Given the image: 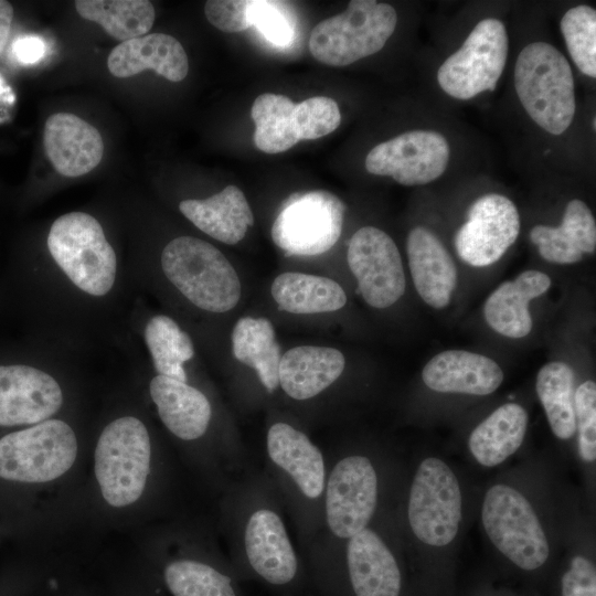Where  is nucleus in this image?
I'll return each instance as SVG.
<instances>
[{
  "label": "nucleus",
  "mask_w": 596,
  "mask_h": 596,
  "mask_svg": "<svg viewBox=\"0 0 596 596\" xmlns=\"http://www.w3.org/2000/svg\"><path fill=\"white\" fill-rule=\"evenodd\" d=\"M160 264L173 287L201 310L226 312L241 299L236 270L220 249L203 240L173 238L163 247Z\"/></svg>",
  "instance_id": "1"
},
{
  "label": "nucleus",
  "mask_w": 596,
  "mask_h": 596,
  "mask_svg": "<svg viewBox=\"0 0 596 596\" xmlns=\"http://www.w3.org/2000/svg\"><path fill=\"white\" fill-rule=\"evenodd\" d=\"M46 245L60 272L89 297L107 296L117 280L118 260L100 223L85 212H70L51 225Z\"/></svg>",
  "instance_id": "2"
},
{
  "label": "nucleus",
  "mask_w": 596,
  "mask_h": 596,
  "mask_svg": "<svg viewBox=\"0 0 596 596\" xmlns=\"http://www.w3.org/2000/svg\"><path fill=\"white\" fill-rule=\"evenodd\" d=\"M514 87L532 120L552 135L563 134L575 109L573 72L565 56L546 42L524 46L514 66Z\"/></svg>",
  "instance_id": "3"
},
{
  "label": "nucleus",
  "mask_w": 596,
  "mask_h": 596,
  "mask_svg": "<svg viewBox=\"0 0 596 596\" xmlns=\"http://www.w3.org/2000/svg\"><path fill=\"white\" fill-rule=\"evenodd\" d=\"M396 24L397 13L391 4L352 0L345 11L313 28L309 51L322 64L347 66L381 51Z\"/></svg>",
  "instance_id": "4"
},
{
  "label": "nucleus",
  "mask_w": 596,
  "mask_h": 596,
  "mask_svg": "<svg viewBox=\"0 0 596 596\" xmlns=\"http://www.w3.org/2000/svg\"><path fill=\"white\" fill-rule=\"evenodd\" d=\"M150 458V437L139 418L123 416L105 426L96 445L94 469L108 504L121 508L141 497Z\"/></svg>",
  "instance_id": "5"
},
{
  "label": "nucleus",
  "mask_w": 596,
  "mask_h": 596,
  "mask_svg": "<svg viewBox=\"0 0 596 596\" xmlns=\"http://www.w3.org/2000/svg\"><path fill=\"white\" fill-rule=\"evenodd\" d=\"M77 440L64 421L50 418L0 437V478L24 483L52 481L74 464Z\"/></svg>",
  "instance_id": "6"
},
{
  "label": "nucleus",
  "mask_w": 596,
  "mask_h": 596,
  "mask_svg": "<svg viewBox=\"0 0 596 596\" xmlns=\"http://www.w3.org/2000/svg\"><path fill=\"white\" fill-rule=\"evenodd\" d=\"M482 524L493 545L517 566L531 571L549 557L546 535L528 499L507 485L486 493Z\"/></svg>",
  "instance_id": "7"
},
{
  "label": "nucleus",
  "mask_w": 596,
  "mask_h": 596,
  "mask_svg": "<svg viewBox=\"0 0 596 596\" xmlns=\"http://www.w3.org/2000/svg\"><path fill=\"white\" fill-rule=\"evenodd\" d=\"M509 38L503 22L483 19L476 24L464 44L440 65V88L457 99H470L494 91L504 70Z\"/></svg>",
  "instance_id": "8"
},
{
  "label": "nucleus",
  "mask_w": 596,
  "mask_h": 596,
  "mask_svg": "<svg viewBox=\"0 0 596 596\" xmlns=\"http://www.w3.org/2000/svg\"><path fill=\"white\" fill-rule=\"evenodd\" d=\"M344 211V203L331 192H296L283 203L272 238L288 255H320L338 242Z\"/></svg>",
  "instance_id": "9"
},
{
  "label": "nucleus",
  "mask_w": 596,
  "mask_h": 596,
  "mask_svg": "<svg viewBox=\"0 0 596 596\" xmlns=\"http://www.w3.org/2000/svg\"><path fill=\"white\" fill-rule=\"evenodd\" d=\"M461 519L459 482L440 459H424L413 480L408 500V521L413 533L433 546L449 544Z\"/></svg>",
  "instance_id": "10"
},
{
  "label": "nucleus",
  "mask_w": 596,
  "mask_h": 596,
  "mask_svg": "<svg viewBox=\"0 0 596 596\" xmlns=\"http://www.w3.org/2000/svg\"><path fill=\"white\" fill-rule=\"evenodd\" d=\"M347 260L364 301L377 309L395 304L405 291L400 251L392 237L374 226H363L351 237Z\"/></svg>",
  "instance_id": "11"
},
{
  "label": "nucleus",
  "mask_w": 596,
  "mask_h": 596,
  "mask_svg": "<svg viewBox=\"0 0 596 596\" xmlns=\"http://www.w3.org/2000/svg\"><path fill=\"white\" fill-rule=\"evenodd\" d=\"M449 158V143L441 134L416 129L372 148L365 169L371 174L392 177L402 185H422L438 179Z\"/></svg>",
  "instance_id": "12"
},
{
  "label": "nucleus",
  "mask_w": 596,
  "mask_h": 596,
  "mask_svg": "<svg viewBox=\"0 0 596 596\" xmlns=\"http://www.w3.org/2000/svg\"><path fill=\"white\" fill-rule=\"evenodd\" d=\"M520 225L519 211L509 198L485 194L469 206L467 221L455 236L456 252L468 265L489 266L515 242Z\"/></svg>",
  "instance_id": "13"
},
{
  "label": "nucleus",
  "mask_w": 596,
  "mask_h": 596,
  "mask_svg": "<svg viewBox=\"0 0 596 596\" xmlns=\"http://www.w3.org/2000/svg\"><path fill=\"white\" fill-rule=\"evenodd\" d=\"M63 401L58 382L46 371L21 360L0 359V427L42 423Z\"/></svg>",
  "instance_id": "14"
},
{
  "label": "nucleus",
  "mask_w": 596,
  "mask_h": 596,
  "mask_svg": "<svg viewBox=\"0 0 596 596\" xmlns=\"http://www.w3.org/2000/svg\"><path fill=\"white\" fill-rule=\"evenodd\" d=\"M377 501V477L371 461L363 456L341 459L327 485L326 514L331 532L351 538L365 529Z\"/></svg>",
  "instance_id": "15"
},
{
  "label": "nucleus",
  "mask_w": 596,
  "mask_h": 596,
  "mask_svg": "<svg viewBox=\"0 0 596 596\" xmlns=\"http://www.w3.org/2000/svg\"><path fill=\"white\" fill-rule=\"evenodd\" d=\"M43 145L54 169L68 178L91 172L104 153L99 131L71 113H55L46 119Z\"/></svg>",
  "instance_id": "16"
},
{
  "label": "nucleus",
  "mask_w": 596,
  "mask_h": 596,
  "mask_svg": "<svg viewBox=\"0 0 596 596\" xmlns=\"http://www.w3.org/2000/svg\"><path fill=\"white\" fill-rule=\"evenodd\" d=\"M408 266L419 297L430 307L448 306L457 285V267L439 238L428 228L416 226L406 241Z\"/></svg>",
  "instance_id": "17"
},
{
  "label": "nucleus",
  "mask_w": 596,
  "mask_h": 596,
  "mask_svg": "<svg viewBox=\"0 0 596 596\" xmlns=\"http://www.w3.org/2000/svg\"><path fill=\"white\" fill-rule=\"evenodd\" d=\"M424 383L440 393L488 395L503 381V372L492 359L465 350H446L423 368Z\"/></svg>",
  "instance_id": "18"
},
{
  "label": "nucleus",
  "mask_w": 596,
  "mask_h": 596,
  "mask_svg": "<svg viewBox=\"0 0 596 596\" xmlns=\"http://www.w3.org/2000/svg\"><path fill=\"white\" fill-rule=\"evenodd\" d=\"M107 67L119 78L152 70L170 82H181L188 75L189 60L175 38L150 33L119 43L110 52Z\"/></svg>",
  "instance_id": "19"
},
{
  "label": "nucleus",
  "mask_w": 596,
  "mask_h": 596,
  "mask_svg": "<svg viewBox=\"0 0 596 596\" xmlns=\"http://www.w3.org/2000/svg\"><path fill=\"white\" fill-rule=\"evenodd\" d=\"M245 550L253 570L275 585L289 583L297 573V557L283 521L267 509L254 512L245 529Z\"/></svg>",
  "instance_id": "20"
},
{
  "label": "nucleus",
  "mask_w": 596,
  "mask_h": 596,
  "mask_svg": "<svg viewBox=\"0 0 596 596\" xmlns=\"http://www.w3.org/2000/svg\"><path fill=\"white\" fill-rule=\"evenodd\" d=\"M347 561L355 596H398L401 573L397 563L372 530L363 529L350 538Z\"/></svg>",
  "instance_id": "21"
},
{
  "label": "nucleus",
  "mask_w": 596,
  "mask_h": 596,
  "mask_svg": "<svg viewBox=\"0 0 596 596\" xmlns=\"http://www.w3.org/2000/svg\"><path fill=\"white\" fill-rule=\"evenodd\" d=\"M551 286V278L530 269L513 280L499 285L487 298L483 307L487 323L498 333L513 339L528 336L532 330L529 304L543 295Z\"/></svg>",
  "instance_id": "22"
},
{
  "label": "nucleus",
  "mask_w": 596,
  "mask_h": 596,
  "mask_svg": "<svg viewBox=\"0 0 596 596\" xmlns=\"http://www.w3.org/2000/svg\"><path fill=\"white\" fill-rule=\"evenodd\" d=\"M344 355L334 348L300 345L280 358L278 380L284 392L294 400L311 398L329 387L342 374Z\"/></svg>",
  "instance_id": "23"
},
{
  "label": "nucleus",
  "mask_w": 596,
  "mask_h": 596,
  "mask_svg": "<svg viewBox=\"0 0 596 596\" xmlns=\"http://www.w3.org/2000/svg\"><path fill=\"white\" fill-rule=\"evenodd\" d=\"M149 392L163 425L183 440L200 438L212 416L211 404L198 389L163 375H156Z\"/></svg>",
  "instance_id": "24"
},
{
  "label": "nucleus",
  "mask_w": 596,
  "mask_h": 596,
  "mask_svg": "<svg viewBox=\"0 0 596 596\" xmlns=\"http://www.w3.org/2000/svg\"><path fill=\"white\" fill-rule=\"evenodd\" d=\"M179 210L203 233L228 245L242 241L247 228L254 224L251 206L242 190L235 185H227L206 199L183 200Z\"/></svg>",
  "instance_id": "25"
},
{
  "label": "nucleus",
  "mask_w": 596,
  "mask_h": 596,
  "mask_svg": "<svg viewBox=\"0 0 596 596\" xmlns=\"http://www.w3.org/2000/svg\"><path fill=\"white\" fill-rule=\"evenodd\" d=\"M530 240L545 260L561 265L575 264L584 253L595 252V219L582 200L573 199L565 207L560 226L535 225L530 232Z\"/></svg>",
  "instance_id": "26"
},
{
  "label": "nucleus",
  "mask_w": 596,
  "mask_h": 596,
  "mask_svg": "<svg viewBox=\"0 0 596 596\" xmlns=\"http://www.w3.org/2000/svg\"><path fill=\"white\" fill-rule=\"evenodd\" d=\"M267 451L306 497L316 499L322 493L326 476L322 454L302 432L286 423L274 424L267 434Z\"/></svg>",
  "instance_id": "27"
},
{
  "label": "nucleus",
  "mask_w": 596,
  "mask_h": 596,
  "mask_svg": "<svg viewBox=\"0 0 596 596\" xmlns=\"http://www.w3.org/2000/svg\"><path fill=\"white\" fill-rule=\"evenodd\" d=\"M529 424L528 412L519 404L499 406L470 434L468 446L476 460L494 467L521 446Z\"/></svg>",
  "instance_id": "28"
},
{
  "label": "nucleus",
  "mask_w": 596,
  "mask_h": 596,
  "mask_svg": "<svg viewBox=\"0 0 596 596\" xmlns=\"http://www.w3.org/2000/svg\"><path fill=\"white\" fill-rule=\"evenodd\" d=\"M270 292L280 310L295 315L332 312L347 304V295L337 281L304 273L278 275Z\"/></svg>",
  "instance_id": "29"
},
{
  "label": "nucleus",
  "mask_w": 596,
  "mask_h": 596,
  "mask_svg": "<svg viewBox=\"0 0 596 596\" xmlns=\"http://www.w3.org/2000/svg\"><path fill=\"white\" fill-rule=\"evenodd\" d=\"M232 351L238 362L256 371L269 393L278 387L280 345L268 319L251 316L240 318L232 331Z\"/></svg>",
  "instance_id": "30"
},
{
  "label": "nucleus",
  "mask_w": 596,
  "mask_h": 596,
  "mask_svg": "<svg viewBox=\"0 0 596 596\" xmlns=\"http://www.w3.org/2000/svg\"><path fill=\"white\" fill-rule=\"evenodd\" d=\"M75 9L83 19L98 23L123 42L146 35L156 18L148 0H77Z\"/></svg>",
  "instance_id": "31"
},
{
  "label": "nucleus",
  "mask_w": 596,
  "mask_h": 596,
  "mask_svg": "<svg viewBox=\"0 0 596 596\" xmlns=\"http://www.w3.org/2000/svg\"><path fill=\"white\" fill-rule=\"evenodd\" d=\"M143 338L157 374L187 382L184 364L194 356V347L179 323L156 315L147 321Z\"/></svg>",
  "instance_id": "32"
},
{
  "label": "nucleus",
  "mask_w": 596,
  "mask_h": 596,
  "mask_svg": "<svg viewBox=\"0 0 596 596\" xmlns=\"http://www.w3.org/2000/svg\"><path fill=\"white\" fill-rule=\"evenodd\" d=\"M535 387L553 434L571 438L576 432L573 369L561 361L549 362L540 369Z\"/></svg>",
  "instance_id": "33"
},
{
  "label": "nucleus",
  "mask_w": 596,
  "mask_h": 596,
  "mask_svg": "<svg viewBox=\"0 0 596 596\" xmlns=\"http://www.w3.org/2000/svg\"><path fill=\"white\" fill-rule=\"evenodd\" d=\"M295 107L296 103L285 95L264 93L256 97L251 110L256 126L253 137L256 148L275 155L290 149L299 141Z\"/></svg>",
  "instance_id": "34"
},
{
  "label": "nucleus",
  "mask_w": 596,
  "mask_h": 596,
  "mask_svg": "<svg viewBox=\"0 0 596 596\" xmlns=\"http://www.w3.org/2000/svg\"><path fill=\"white\" fill-rule=\"evenodd\" d=\"M164 579L173 596H236L230 577L193 560L171 562Z\"/></svg>",
  "instance_id": "35"
},
{
  "label": "nucleus",
  "mask_w": 596,
  "mask_h": 596,
  "mask_svg": "<svg viewBox=\"0 0 596 596\" xmlns=\"http://www.w3.org/2000/svg\"><path fill=\"white\" fill-rule=\"evenodd\" d=\"M561 31L568 53L578 70L596 77V11L587 4L567 10L561 20Z\"/></svg>",
  "instance_id": "36"
},
{
  "label": "nucleus",
  "mask_w": 596,
  "mask_h": 596,
  "mask_svg": "<svg viewBox=\"0 0 596 596\" xmlns=\"http://www.w3.org/2000/svg\"><path fill=\"white\" fill-rule=\"evenodd\" d=\"M294 117L299 141L324 137L341 123L338 104L326 96L311 97L296 104Z\"/></svg>",
  "instance_id": "37"
},
{
  "label": "nucleus",
  "mask_w": 596,
  "mask_h": 596,
  "mask_svg": "<svg viewBox=\"0 0 596 596\" xmlns=\"http://www.w3.org/2000/svg\"><path fill=\"white\" fill-rule=\"evenodd\" d=\"M247 20L249 28L256 26L275 45L285 46L292 41L295 20L285 2L249 0Z\"/></svg>",
  "instance_id": "38"
},
{
  "label": "nucleus",
  "mask_w": 596,
  "mask_h": 596,
  "mask_svg": "<svg viewBox=\"0 0 596 596\" xmlns=\"http://www.w3.org/2000/svg\"><path fill=\"white\" fill-rule=\"evenodd\" d=\"M578 451L586 462L596 459V384L585 381L574 393Z\"/></svg>",
  "instance_id": "39"
},
{
  "label": "nucleus",
  "mask_w": 596,
  "mask_h": 596,
  "mask_svg": "<svg viewBox=\"0 0 596 596\" xmlns=\"http://www.w3.org/2000/svg\"><path fill=\"white\" fill-rule=\"evenodd\" d=\"M249 0H210L204 4L207 21L223 32H241L249 28Z\"/></svg>",
  "instance_id": "40"
},
{
  "label": "nucleus",
  "mask_w": 596,
  "mask_h": 596,
  "mask_svg": "<svg viewBox=\"0 0 596 596\" xmlns=\"http://www.w3.org/2000/svg\"><path fill=\"white\" fill-rule=\"evenodd\" d=\"M562 596H596V572L593 563L577 555L562 578Z\"/></svg>",
  "instance_id": "41"
},
{
  "label": "nucleus",
  "mask_w": 596,
  "mask_h": 596,
  "mask_svg": "<svg viewBox=\"0 0 596 596\" xmlns=\"http://www.w3.org/2000/svg\"><path fill=\"white\" fill-rule=\"evenodd\" d=\"M45 52V45L39 38L28 36L20 39L14 44V55L24 64L38 62Z\"/></svg>",
  "instance_id": "42"
},
{
  "label": "nucleus",
  "mask_w": 596,
  "mask_h": 596,
  "mask_svg": "<svg viewBox=\"0 0 596 596\" xmlns=\"http://www.w3.org/2000/svg\"><path fill=\"white\" fill-rule=\"evenodd\" d=\"M13 19V8L10 2L0 0V54L9 38Z\"/></svg>",
  "instance_id": "43"
},
{
  "label": "nucleus",
  "mask_w": 596,
  "mask_h": 596,
  "mask_svg": "<svg viewBox=\"0 0 596 596\" xmlns=\"http://www.w3.org/2000/svg\"><path fill=\"white\" fill-rule=\"evenodd\" d=\"M1 83H2V82H1V79H0V89H1Z\"/></svg>",
  "instance_id": "44"
}]
</instances>
